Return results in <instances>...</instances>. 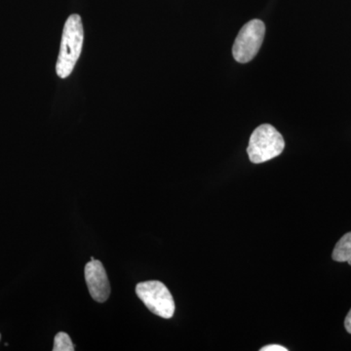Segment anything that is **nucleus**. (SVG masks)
<instances>
[{
    "instance_id": "1",
    "label": "nucleus",
    "mask_w": 351,
    "mask_h": 351,
    "mask_svg": "<svg viewBox=\"0 0 351 351\" xmlns=\"http://www.w3.org/2000/svg\"><path fill=\"white\" fill-rule=\"evenodd\" d=\"M84 29L82 18L77 14L69 16L64 24L61 49L56 64V73L61 78L69 77L73 73L82 54Z\"/></svg>"
},
{
    "instance_id": "2",
    "label": "nucleus",
    "mask_w": 351,
    "mask_h": 351,
    "mask_svg": "<svg viewBox=\"0 0 351 351\" xmlns=\"http://www.w3.org/2000/svg\"><path fill=\"white\" fill-rule=\"evenodd\" d=\"M285 142L282 135L269 124L258 126L249 141L248 152L251 162H267L282 154Z\"/></svg>"
},
{
    "instance_id": "3",
    "label": "nucleus",
    "mask_w": 351,
    "mask_h": 351,
    "mask_svg": "<svg viewBox=\"0 0 351 351\" xmlns=\"http://www.w3.org/2000/svg\"><path fill=\"white\" fill-rule=\"evenodd\" d=\"M136 293L138 299L156 315L166 319H169L174 315V299L168 288L160 281L138 283L136 287Z\"/></svg>"
},
{
    "instance_id": "4",
    "label": "nucleus",
    "mask_w": 351,
    "mask_h": 351,
    "mask_svg": "<svg viewBox=\"0 0 351 351\" xmlns=\"http://www.w3.org/2000/svg\"><path fill=\"white\" fill-rule=\"evenodd\" d=\"M265 25L261 20H252L240 29L233 44L232 55L239 63L246 64L258 54L263 38Z\"/></svg>"
},
{
    "instance_id": "5",
    "label": "nucleus",
    "mask_w": 351,
    "mask_h": 351,
    "mask_svg": "<svg viewBox=\"0 0 351 351\" xmlns=\"http://www.w3.org/2000/svg\"><path fill=\"white\" fill-rule=\"evenodd\" d=\"M85 280L94 301L105 302L110 295V285L103 263L93 260L85 265Z\"/></svg>"
},
{
    "instance_id": "6",
    "label": "nucleus",
    "mask_w": 351,
    "mask_h": 351,
    "mask_svg": "<svg viewBox=\"0 0 351 351\" xmlns=\"http://www.w3.org/2000/svg\"><path fill=\"white\" fill-rule=\"evenodd\" d=\"M332 260L339 263L348 262L351 265V232L343 235L332 251Z\"/></svg>"
},
{
    "instance_id": "7",
    "label": "nucleus",
    "mask_w": 351,
    "mask_h": 351,
    "mask_svg": "<svg viewBox=\"0 0 351 351\" xmlns=\"http://www.w3.org/2000/svg\"><path fill=\"white\" fill-rule=\"evenodd\" d=\"M75 346H73V341L66 332H58L54 339V346H53V351H73Z\"/></svg>"
},
{
    "instance_id": "8",
    "label": "nucleus",
    "mask_w": 351,
    "mask_h": 351,
    "mask_svg": "<svg viewBox=\"0 0 351 351\" xmlns=\"http://www.w3.org/2000/svg\"><path fill=\"white\" fill-rule=\"evenodd\" d=\"M261 351H288L287 348H284V346H277V345H271L263 346V348H261Z\"/></svg>"
},
{
    "instance_id": "9",
    "label": "nucleus",
    "mask_w": 351,
    "mask_h": 351,
    "mask_svg": "<svg viewBox=\"0 0 351 351\" xmlns=\"http://www.w3.org/2000/svg\"><path fill=\"white\" fill-rule=\"evenodd\" d=\"M345 326L346 331L350 332L351 334V309L350 313H348V316H346V320H345Z\"/></svg>"
},
{
    "instance_id": "10",
    "label": "nucleus",
    "mask_w": 351,
    "mask_h": 351,
    "mask_svg": "<svg viewBox=\"0 0 351 351\" xmlns=\"http://www.w3.org/2000/svg\"><path fill=\"white\" fill-rule=\"evenodd\" d=\"M0 338H1V336H0Z\"/></svg>"
}]
</instances>
